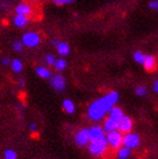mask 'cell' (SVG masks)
I'll return each instance as SVG.
<instances>
[{
  "instance_id": "6da1fadb",
  "label": "cell",
  "mask_w": 158,
  "mask_h": 159,
  "mask_svg": "<svg viewBox=\"0 0 158 159\" xmlns=\"http://www.w3.org/2000/svg\"><path fill=\"white\" fill-rule=\"evenodd\" d=\"M118 101V94L116 92H111L97 101L93 102L88 108V116L93 121H100L106 113H109L114 105Z\"/></svg>"
},
{
  "instance_id": "7a4b0ae2",
  "label": "cell",
  "mask_w": 158,
  "mask_h": 159,
  "mask_svg": "<svg viewBox=\"0 0 158 159\" xmlns=\"http://www.w3.org/2000/svg\"><path fill=\"white\" fill-rule=\"evenodd\" d=\"M109 147L106 138H104L100 140H91L88 146V150L94 157H103L107 152Z\"/></svg>"
},
{
  "instance_id": "3957f363",
  "label": "cell",
  "mask_w": 158,
  "mask_h": 159,
  "mask_svg": "<svg viewBox=\"0 0 158 159\" xmlns=\"http://www.w3.org/2000/svg\"><path fill=\"white\" fill-rule=\"evenodd\" d=\"M123 138H124V135L122 134V132L118 131V130L107 132L106 134L107 143L112 149H120L121 144H123Z\"/></svg>"
},
{
  "instance_id": "277c9868",
  "label": "cell",
  "mask_w": 158,
  "mask_h": 159,
  "mask_svg": "<svg viewBox=\"0 0 158 159\" xmlns=\"http://www.w3.org/2000/svg\"><path fill=\"white\" fill-rule=\"evenodd\" d=\"M75 141L78 144L79 147H85L86 144L91 143V132L89 129H81L75 135Z\"/></svg>"
},
{
  "instance_id": "5b68a950",
  "label": "cell",
  "mask_w": 158,
  "mask_h": 159,
  "mask_svg": "<svg viewBox=\"0 0 158 159\" xmlns=\"http://www.w3.org/2000/svg\"><path fill=\"white\" fill-rule=\"evenodd\" d=\"M21 42H23L24 45L28 46V48H35L41 42V37L35 32H28V33L24 34V36L21 39Z\"/></svg>"
},
{
  "instance_id": "8992f818",
  "label": "cell",
  "mask_w": 158,
  "mask_h": 159,
  "mask_svg": "<svg viewBox=\"0 0 158 159\" xmlns=\"http://www.w3.org/2000/svg\"><path fill=\"white\" fill-rule=\"evenodd\" d=\"M139 143H140L139 135L137 133H133V132H128L124 135V138H123V146L130 148V149L137 148L139 146Z\"/></svg>"
},
{
  "instance_id": "52a82bcc",
  "label": "cell",
  "mask_w": 158,
  "mask_h": 159,
  "mask_svg": "<svg viewBox=\"0 0 158 159\" xmlns=\"http://www.w3.org/2000/svg\"><path fill=\"white\" fill-rule=\"evenodd\" d=\"M16 14L25 16V17H30L33 15V7L27 2H21L16 7Z\"/></svg>"
},
{
  "instance_id": "ba28073f",
  "label": "cell",
  "mask_w": 158,
  "mask_h": 159,
  "mask_svg": "<svg viewBox=\"0 0 158 159\" xmlns=\"http://www.w3.org/2000/svg\"><path fill=\"white\" fill-rule=\"evenodd\" d=\"M51 86L55 90L58 92H62L66 88V80L62 76L60 75H55L51 78Z\"/></svg>"
},
{
  "instance_id": "9c48e42d",
  "label": "cell",
  "mask_w": 158,
  "mask_h": 159,
  "mask_svg": "<svg viewBox=\"0 0 158 159\" xmlns=\"http://www.w3.org/2000/svg\"><path fill=\"white\" fill-rule=\"evenodd\" d=\"M131 129H132V120L129 116H124L118 122V130L121 131L122 133H128V132H130Z\"/></svg>"
},
{
  "instance_id": "30bf717a",
  "label": "cell",
  "mask_w": 158,
  "mask_h": 159,
  "mask_svg": "<svg viewBox=\"0 0 158 159\" xmlns=\"http://www.w3.org/2000/svg\"><path fill=\"white\" fill-rule=\"evenodd\" d=\"M105 130L102 129L100 126L95 125L93 128L89 129V132H91V140H100V139L106 138V134H105Z\"/></svg>"
},
{
  "instance_id": "8fae6325",
  "label": "cell",
  "mask_w": 158,
  "mask_h": 159,
  "mask_svg": "<svg viewBox=\"0 0 158 159\" xmlns=\"http://www.w3.org/2000/svg\"><path fill=\"white\" fill-rule=\"evenodd\" d=\"M118 122L115 121V120H113L112 117H107V119L104 121L103 129L106 132L115 131V130H118Z\"/></svg>"
},
{
  "instance_id": "7c38bea8",
  "label": "cell",
  "mask_w": 158,
  "mask_h": 159,
  "mask_svg": "<svg viewBox=\"0 0 158 159\" xmlns=\"http://www.w3.org/2000/svg\"><path fill=\"white\" fill-rule=\"evenodd\" d=\"M12 23L15 26L17 27H24L28 24V17H25V16L21 15H16L12 19Z\"/></svg>"
},
{
  "instance_id": "4fadbf2b",
  "label": "cell",
  "mask_w": 158,
  "mask_h": 159,
  "mask_svg": "<svg viewBox=\"0 0 158 159\" xmlns=\"http://www.w3.org/2000/svg\"><path fill=\"white\" fill-rule=\"evenodd\" d=\"M109 117H112L113 120H115V121L120 122V121L124 117V114H123L121 108H118V107H113L112 110L109 111Z\"/></svg>"
},
{
  "instance_id": "5bb4252c",
  "label": "cell",
  "mask_w": 158,
  "mask_h": 159,
  "mask_svg": "<svg viewBox=\"0 0 158 159\" xmlns=\"http://www.w3.org/2000/svg\"><path fill=\"white\" fill-rule=\"evenodd\" d=\"M143 67L148 71H152L156 68V59L152 55H147L146 60L143 62Z\"/></svg>"
},
{
  "instance_id": "9a60e30c",
  "label": "cell",
  "mask_w": 158,
  "mask_h": 159,
  "mask_svg": "<svg viewBox=\"0 0 158 159\" xmlns=\"http://www.w3.org/2000/svg\"><path fill=\"white\" fill-rule=\"evenodd\" d=\"M131 155V149L128 147H122L118 149V159H128Z\"/></svg>"
},
{
  "instance_id": "2e32d148",
  "label": "cell",
  "mask_w": 158,
  "mask_h": 159,
  "mask_svg": "<svg viewBox=\"0 0 158 159\" xmlns=\"http://www.w3.org/2000/svg\"><path fill=\"white\" fill-rule=\"evenodd\" d=\"M57 51H58V53L61 55H67V54H69L70 48L67 43L60 42L58 45H57Z\"/></svg>"
},
{
  "instance_id": "e0dca14e",
  "label": "cell",
  "mask_w": 158,
  "mask_h": 159,
  "mask_svg": "<svg viewBox=\"0 0 158 159\" xmlns=\"http://www.w3.org/2000/svg\"><path fill=\"white\" fill-rule=\"evenodd\" d=\"M62 107H63L64 112L68 113V114H72L73 112H75V104H73L70 99H66V101H63V103H62Z\"/></svg>"
},
{
  "instance_id": "ac0fdd59",
  "label": "cell",
  "mask_w": 158,
  "mask_h": 159,
  "mask_svg": "<svg viewBox=\"0 0 158 159\" xmlns=\"http://www.w3.org/2000/svg\"><path fill=\"white\" fill-rule=\"evenodd\" d=\"M36 75L41 77V78H43V79H48V78L51 77V72H50V70L49 69H46V68H44V67H37L36 68Z\"/></svg>"
},
{
  "instance_id": "d6986e66",
  "label": "cell",
  "mask_w": 158,
  "mask_h": 159,
  "mask_svg": "<svg viewBox=\"0 0 158 159\" xmlns=\"http://www.w3.org/2000/svg\"><path fill=\"white\" fill-rule=\"evenodd\" d=\"M12 71H15V72H21V69H23V63L21 62V60H18V59L12 60Z\"/></svg>"
},
{
  "instance_id": "ffe728a7",
  "label": "cell",
  "mask_w": 158,
  "mask_h": 159,
  "mask_svg": "<svg viewBox=\"0 0 158 159\" xmlns=\"http://www.w3.org/2000/svg\"><path fill=\"white\" fill-rule=\"evenodd\" d=\"M54 68L59 71L64 70V69L67 68V61H66V60H63V59H58V60H57V62L54 63Z\"/></svg>"
},
{
  "instance_id": "44dd1931",
  "label": "cell",
  "mask_w": 158,
  "mask_h": 159,
  "mask_svg": "<svg viewBox=\"0 0 158 159\" xmlns=\"http://www.w3.org/2000/svg\"><path fill=\"white\" fill-rule=\"evenodd\" d=\"M133 58H134V60H136V62H138V63H140V64H143V62H145V60H146V58H147V55H145L142 52L137 51V52H134Z\"/></svg>"
},
{
  "instance_id": "7402d4cb",
  "label": "cell",
  "mask_w": 158,
  "mask_h": 159,
  "mask_svg": "<svg viewBox=\"0 0 158 159\" xmlns=\"http://www.w3.org/2000/svg\"><path fill=\"white\" fill-rule=\"evenodd\" d=\"M5 159H17V155L14 150H6V152H5Z\"/></svg>"
},
{
  "instance_id": "603a6c76",
  "label": "cell",
  "mask_w": 158,
  "mask_h": 159,
  "mask_svg": "<svg viewBox=\"0 0 158 159\" xmlns=\"http://www.w3.org/2000/svg\"><path fill=\"white\" fill-rule=\"evenodd\" d=\"M147 93V89L145 86H139V87H137V89H136V94H137L138 96H145Z\"/></svg>"
},
{
  "instance_id": "cb8c5ba5",
  "label": "cell",
  "mask_w": 158,
  "mask_h": 159,
  "mask_svg": "<svg viewBox=\"0 0 158 159\" xmlns=\"http://www.w3.org/2000/svg\"><path fill=\"white\" fill-rule=\"evenodd\" d=\"M148 6L150 9L158 11V0H151V1H149Z\"/></svg>"
},
{
  "instance_id": "d4e9b609",
  "label": "cell",
  "mask_w": 158,
  "mask_h": 159,
  "mask_svg": "<svg viewBox=\"0 0 158 159\" xmlns=\"http://www.w3.org/2000/svg\"><path fill=\"white\" fill-rule=\"evenodd\" d=\"M23 42H15L14 44H12V48H14V50H15L16 52H21V50H23V44H21Z\"/></svg>"
},
{
  "instance_id": "484cf974",
  "label": "cell",
  "mask_w": 158,
  "mask_h": 159,
  "mask_svg": "<svg viewBox=\"0 0 158 159\" xmlns=\"http://www.w3.org/2000/svg\"><path fill=\"white\" fill-rule=\"evenodd\" d=\"M45 60H46V62L49 64H53L54 66V63L57 62V60H55V58H54V55H52V54H48L45 57Z\"/></svg>"
},
{
  "instance_id": "4316f807",
  "label": "cell",
  "mask_w": 158,
  "mask_h": 159,
  "mask_svg": "<svg viewBox=\"0 0 158 159\" xmlns=\"http://www.w3.org/2000/svg\"><path fill=\"white\" fill-rule=\"evenodd\" d=\"M53 2H54L55 5H58V6H61V5L66 3V0H53Z\"/></svg>"
},
{
  "instance_id": "83f0119b",
  "label": "cell",
  "mask_w": 158,
  "mask_h": 159,
  "mask_svg": "<svg viewBox=\"0 0 158 159\" xmlns=\"http://www.w3.org/2000/svg\"><path fill=\"white\" fill-rule=\"evenodd\" d=\"M30 131L35 132V131H36V124H35V123H30Z\"/></svg>"
},
{
  "instance_id": "f1b7e54d",
  "label": "cell",
  "mask_w": 158,
  "mask_h": 159,
  "mask_svg": "<svg viewBox=\"0 0 158 159\" xmlns=\"http://www.w3.org/2000/svg\"><path fill=\"white\" fill-rule=\"evenodd\" d=\"M1 62H2V64H8V63H9V59H8V58H3L2 60H1Z\"/></svg>"
},
{
  "instance_id": "f546056e",
  "label": "cell",
  "mask_w": 158,
  "mask_h": 159,
  "mask_svg": "<svg viewBox=\"0 0 158 159\" xmlns=\"http://www.w3.org/2000/svg\"><path fill=\"white\" fill-rule=\"evenodd\" d=\"M154 90L158 93V80H157V81H156L155 84H154Z\"/></svg>"
},
{
  "instance_id": "4dcf8cb0",
  "label": "cell",
  "mask_w": 158,
  "mask_h": 159,
  "mask_svg": "<svg viewBox=\"0 0 158 159\" xmlns=\"http://www.w3.org/2000/svg\"><path fill=\"white\" fill-rule=\"evenodd\" d=\"M51 43H52V44H53V45H58V44H59V43H60V42H59L58 40H53Z\"/></svg>"
},
{
  "instance_id": "1f68e13d",
  "label": "cell",
  "mask_w": 158,
  "mask_h": 159,
  "mask_svg": "<svg viewBox=\"0 0 158 159\" xmlns=\"http://www.w3.org/2000/svg\"><path fill=\"white\" fill-rule=\"evenodd\" d=\"M24 85H25V83H24V80L21 79V81H19L18 86H19V87H24Z\"/></svg>"
},
{
  "instance_id": "d6a6232c",
  "label": "cell",
  "mask_w": 158,
  "mask_h": 159,
  "mask_svg": "<svg viewBox=\"0 0 158 159\" xmlns=\"http://www.w3.org/2000/svg\"><path fill=\"white\" fill-rule=\"evenodd\" d=\"M72 1H75V0H66V3H71Z\"/></svg>"
},
{
  "instance_id": "836d02e7",
  "label": "cell",
  "mask_w": 158,
  "mask_h": 159,
  "mask_svg": "<svg viewBox=\"0 0 158 159\" xmlns=\"http://www.w3.org/2000/svg\"><path fill=\"white\" fill-rule=\"evenodd\" d=\"M30 1H32V2H35V1H37V0H30Z\"/></svg>"
}]
</instances>
